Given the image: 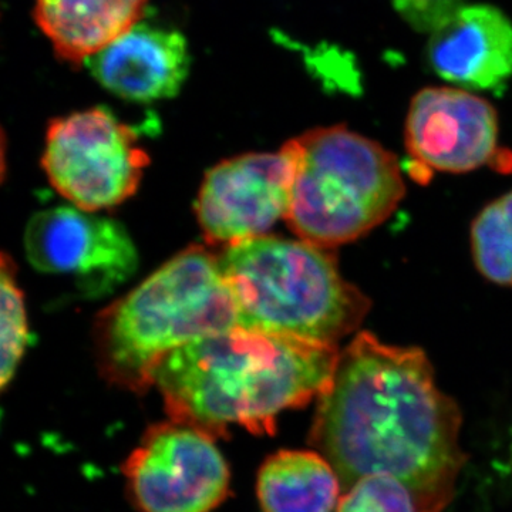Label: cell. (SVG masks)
Listing matches in <instances>:
<instances>
[{
	"label": "cell",
	"instance_id": "cell-1",
	"mask_svg": "<svg viewBox=\"0 0 512 512\" xmlns=\"http://www.w3.org/2000/svg\"><path fill=\"white\" fill-rule=\"evenodd\" d=\"M318 400L309 441L335 468L343 490L386 474L406 485L417 511L446 510L467 461L463 417L437 386L423 350L357 333Z\"/></svg>",
	"mask_w": 512,
	"mask_h": 512
},
{
	"label": "cell",
	"instance_id": "cell-2",
	"mask_svg": "<svg viewBox=\"0 0 512 512\" xmlns=\"http://www.w3.org/2000/svg\"><path fill=\"white\" fill-rule=\"evenodd\" d=\"M339 357L338 345L237 326L165 357L153 386L170 419L215 436L229 426L272 433L279 414L329 389Z\"/></svg>",
	"mask_w": 512,
	"mask_h": 512
},
{
	"label": "cell",
	"instance_id": "cell-3",
	"mask_svg": "<svg viewBox=\"0 0 512 512\" xmlns=\"http://www.w3.org/2000/svg\"><path fill=\"white\" fill-rule=\"evenodd\" d=\"M237 326L220 256L192 245L97 316L94 349L107 379L138 392L175 350Z\"/></svg>",
	"mask_w": 512,
	"mask_h": 512
},
{
	"label": "cell",
	"instance_id": "cell-4",
	"mask_svg": "<svg viewBox=\"0 0 512 512\" xmlns=\"http://www.w3.org/2000/svg\"><path fill=\"white\" fill-rule=\"evenodd\" d=\"M220 266L242 328L338 345L370 309L330 249L303 239H247L229 245Z\"/></svg>",
	"mask_w": 512,
	"mask_h": 512
},
{
	"label": "cell",
	"instance_id": "cell-5",
	"mask_svg": "<svg viewBox=\"0 0 512 512\" xmlns=\"http://www.w3.org/2000/svg\"><path fill=\"white\" fill-rule=\"evenodd\" d=\"M296 178L289 227L303 241L335 248L386 221L404 197L399 161L345 126L320 127L293 138Z\"/></svg>",
	"mask_w": 512,
	"mask_h": 512
},
{
	"label": "cell",
	"instance_id": "cell-6",
	"mask_svg": "<svg viewBox=\"0 0 512 512\" xmlns=\"http://www.w3.org/2000/svg\"><path fill=\"white\" fill-rule=\"evenodd\" d=\"M148 163L136 131L106 107L57 117L47 127L43 168L80 210H107L133 197Z\"/></svg>",
	"mask_w": 512,
	"mask_h": 512
},
{
	"label": "cell",
	"instance_id": "cell-7",
	"mask_svg": "<svg viewBox=\"0 0 512 512\" xmlns=\"http://www.w3.org/2000/svg\"><path fill=\"white\" fill-rule=\"evenodd\" d=\"M214 433L170 419L154 424L124 464L128 494L140 512H212L231 487Z\"/></svg>",
	"mask_w": 512,
	"mask_h": 512
},
{
	"label": "cell",
	"instance_id": "cell-8",
	"mask_svg": "<svg viewBox=\"0 0 512 512\" xmlns=\"http://www.w3.org/2000/svg\"><path fill=\"white\" fill-rule=\"evenodd\" d=\"M296 164L291 140L278 153L245 154L211 168L195 202L205 239L229 247L262 237L288 217Z\"/></svg>",
	"mask_w": 512,
	"mask_h": 512
},
{
	"label": "cell",
	"instance_id": "cell-9",
	"mask_svg": "<svg viewBox=\"0 0 512 512\" xmlns=\"http://www.w3.org/2000/svg\"><path fill=\"white\" fill-rule=\"evenodd\" d=\"M25 249L37 271L72 279L80 295L92 299L116 291L138 266L127 229L80 208L37 212L26 227Z\"/></svg>",
	"mask_w": 512,
	"mask_h": 512
},
{
	"label": "cell",
	"instance_id": "cell-10",
	"mask_svg": "<svg viewBox=\"0 0 512 512\" xmlns=\"http://www.w3.org/2000/svg\"><path fill=\"white\" fill-rule=\"evenodd\" d=\"M497 143V111L487 100L453 87H429L413 97L406 147L423 170H477L490 163Z\"/></svg>",
	"mask_w": 512,
	"mask_h": 512
},
{
	"label": "cell",
	"instance_id": "cell-11",
	"mask_svg": "<svg viewBox=\"0 0 512 512\" xmlns=\"http://www.w3.org/2000/svg\"><path fill=\"white\" fill-rule=\"evenodd\" d=\"M83 64L94 80L121 99L151 103L180 92L191 56L178 30L141 19Z\"/></svg>",
	"mask_w": 512,
	"mask_h": 512
},
{
	"label": "cell",
	"instance_id": "cell-12",
	"mask_svg": "<svg viewBox=\"0 0 512 512\" xmlns=\"http://www.w3.org/2000/svg\"><path fill=\"white\" fill-rule=\"evenodd\" d=\"M441 79L471 90H490L512 76V22L493 5H466L431 33L426 49Z\"/></svg>",
	"mask_w": 512,
	"mask_h": 512
},
{
	"label": "cell",
	"instance_id": "cell-13",
	"mask_svg": "<svg viewBox=\"0 0 512 512\" xmlns=\"http://www.w3.org/2000/svg\"><path fill=\"white\" fill-rule=\"evenodd\" d=\"M147 0H36L37 26L56 55L79 64L143 19Z\"/></svg>",
	"mask_w": 512,
	"mask_h": 512
},
{
	"label": "cell",
	"instance_id": "cell-14",
	"mask_svg": "<svg viewBox=\"0 0 512 512\" xmlns=\"http://www.w3.org/2000/svg\"><path fill=\"white\" fill-rule=\"evenodd\" d=\"M342 490L335 468L315 451H278L256 480L262 512H333Z\"/></svg>",
	"mask_w": 512,
	"mask_h": 512
},
{
	"label": "cell",
	"instance_id": "cell-15",
	"mask_svg": "<svg viewBox=\"0 0 512 512\" xmlns=\"http://www.w3.org/2000/svg\"><path fill=\"white\" fill-rule=\"evenodd\" d=\"M471 249L484 278L512 286V190L477 215L471 225Z\"/></svg>",
	"mask_w": 512,
	"mask_h": 512
},
{
	"label": "cell",
	"instance_id": "cell-16",
	"mask_svg": "<svg viewBox=\"0 0 512 512\" xmlns=\"http://www.w3.org/2000/svg\"><path fill=\"white\" fill-rule=\"evenodd\" d=\"M0 316H2V370L0 380L6 389L12 382L29 343L28 313L25 295L16 279V266L8 254L2 255L0 269Z\"/></svg>",
	"mask_w": 512,
	"mask_h": 512
},
{
	"label": "cell",
	"instance_id": "cell-17",
	"mask_svg": "<svg viewBox=\"0 0 512 512\" xmlns=\"http://www.w3.org/2000/svg\"><path fill=\"white\" fill-rule=\"evenodd\" d=\"M336 512H419L406 485L386 474L356 481L340 497Z\"/></svg>",
	"mask_w": 512,
	"mask_h": 512
},
{
	"label": "cell",
	"instance_id": "cell-18",
	"mask_svg": "<svg viewBox=\"0 0 512 512\" xmlns=\"http://www.w3.org/2000/svg\"><path fill=\"white\" fill-rule=\"evenodd\" d=\"M394 10L416 32H436L466 6V0H392Z\"/></svg>",
	"mask_w": 512,
	"mask_h": 512
},
{
	"label": "cell",
	"instance_id": "cell-19",
	"mask_svg": "<svg viewBox=\"0 0 512 512\" xmlns=\"http://www.w3.org/2000/svg\"><path fill=\"white\" fill-rule=\"evenodd\" d=\"M511 466H512V443H511Z\"/></svg>",
	"mask_w": 512,
	"mask_h": 512
}]
</instances>
